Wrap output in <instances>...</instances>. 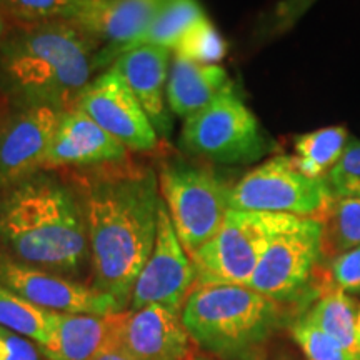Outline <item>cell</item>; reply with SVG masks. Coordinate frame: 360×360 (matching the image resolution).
Here are the masks:
<instances>
[{
  "label": "cell",
  "instance_id": "1",
  "mask_svg": "<svg viewBox=\"0 0 360 360\" xmlns=\"http://www.w3.org/2000/svg\"><path fill=\"white\" fill-rule=\"evenodd\" d=\"M87 224L92 287L129 309L134 283L155 245L159 174L127 160L69 170Z\"/></svg>",
  "mask_w": 360,
  "mask_h": 360
},
{
  "label": "cell",
  "instance_id": "2",
  "mask_svg": "<svg viewBox=\"0 0 360 360\" xmlns=\"http://www.w3.org/2000/svg\"><path fill=\"white\" fill-rule=\"evenodd\" d=\"M0 193V244L8 255L65 277L84 269L87 224L67 180L42 170Z\"/></svg>",
  "mask_w": 360,
  "mask_h": 360
},
{
  "label": "cell",
  "instance_id": "3",
  "mask_svg": "<svg viewBox=\"0 0 360 360\" xmlns=\"http://www.w3.org/2000/svg\"><path fill=\"white\" fill-rule=\"evenodd\" d=\"M101 44L64 19L17 24L0 40V89L15 105L69 110L92 80Z\"/></svg>",
  "mask_w": 360,
  "mask_h": 360
},
{
  "label": "cell",
  "instance_id": "4",
  "mask_svg": "<svg viewBox=\"0 0 360 360\" xmlns=\"http://www.w3.org/2000/svg\"><path fill=\"white\" fill-rule=\"evenodd\" d=\"M281 307L247 285H195L182 307L192 342L220 359L249 357L269 340Z\"/></svg>",
  "mask_w": 360,
  "mask_h": 360
},
{
  "label": "cell",
  "instance_id": "5",
  "mask_svg": "<svg viewBox=\"0 0 360 360\" xmlns=\"http://www.w3.org/2000/svg\"><path fill=\"white\" fill-rule=\"evenodd\" d=\"M231 187L214 170L180 157L160 164V197L180 244L191 257L222 227L231 210Z\"/></svg>",
  "mask_w": 360,
  "mask_h": 360
},
{
  "label": "cell",
  "instance_id": "6",
  "mask_svg": "<svg viewBox=\"0 0 360 360\" xmlns=\"http://www.w3.org/2000/svg\"><path fill=\"white\" fill-rule=\"evenodd\" d=\"M180 143L191 154L225 165L252 164L269 154L270 141L233 84L186 119Z\"/></svg>",
  "mask_w": 360,
  "mask_h": 360
},
{
  "label": "cell",
  "instance_id": "7",
  "mask_svg": "<svg viewBox=\"0 0 360 360\" xmlns=\"http://www.w3.org/2000/svg\"><path fill=\"white\" fill-rule=\"evenodd\" d=\"M295 215L229 210L222 227L192 255L197 285H249L270 238Z\"/></svg>",
  "mask_w": 360,
  "mask_h": 360
},
{
  "label": "cell",
  "instance_id": "8",
  "mask_svg": "<svg viewBox=\"0 0 360 360\" xmlns=\"http://www.w3.org/2000/svg\"><path fill=\"white\" fill-rule=\"evenodd\" d=\"M332 199L326 177H309L292 157L276 155L231 187L229 209L321 219Z\"/></svg>",
  "mask_w": 360,
  "mask_h": 360
},
{
  "label": "cell",
  "instance_id": "9",
  "mask_svg": "<svg viewBox=\"0 0 360 360\" xmlns=\"http://www.w3.org/2000/svg\"><path fill=\"white\" fill-rule=\"evenodd\" d=\"M322 233L319 219L292 217L270 238L247 287L278 304L302 294L323 255Z\"/></svg>",
  "mask_w": 360,
  "mask_h": 360
},
{
  "label": "cell",
  "instance_id": "10",
  "mask_svg": "<svg viewBox=\"0 0 360 360\" xmlns=\"http://www.w3.org/2000/svg\"><path fill=\"white\" fill-rule=\"evenodd\" d=\"M195 285V267L191 255L180 244L167 207L162 200L155 245L134 283L129 310L164 305L182 312L184 304Z\"/></svg>",
  "mask_w": 360,
  "mask_h": 360
},
{
  "label": "cell",
  "instance_id": "11",
  "mask_svg": "<svg viewBox=\"0 0 360 360\" xmlns=\"http://www.w3.org/2000/svg\"><path fill=\"white\" fill-rule=\"evenodd\" d=\"M0 283L39 307L57 314L112 315L124 312L114 297L0 252Z\"/></svg>",
  "mask_w": 360,
  "mask_h": 360
},
{
  "label": "cell",
  "instance_id": "12",
  "mask_svg": "<svg viewBox=\"0 0 360 360\" xmlns=\"http://www.w3.org/2000/svg\"><path fill=\"white\" fill-rule=\"evenodd\" d=\"M129 152H150L159 143L154 125L115 67L90 80L77 105Z\"/></svg>",
  "mask_w": 360,
  "mask_h": 360
},
{
  "label": "cell",
  "instance_id": "13",
  "mask_svg": "<svg viewBox=\"0 0 360 360\" xmlns=\"http://www.w3.org/2000/svg\"><path fill=\"white\" fill-rule=\"evenodd\" d=\"M167 0H75L64 20L105 47L96 56V70L114 64L115 56L137 40Z\"/></svg>",
  "mask_w": 360,
  "mask_h": 360
},
{
  "label": "cell",
  "instance_id": "14",
  "mask_svg": "<svg viewBox=\"0 0 360 360\" xmlns=\"http://www.w3.org/2000/svg\"><path fill=\"white\" fill-rule=\"evenodd\" d=\"M65 110L51 105H17L0 122V192L45 170L53 134Z\"/></svg>",
  "mask_w": 360,
  "mask_h": 360
},
{
  "label": "cell",
  "instance_id": "15",
  "mask_svg": "<svg viewBox=\"0 0 360 360\" xmlns=\"http://www.w3.org/2000/svg\"><path fill=\"white\" fill-rule=\"evenodd\" d=\"M112 339L137 360H191L192 339L182 312L164 305L115 314Z\"/></svg>",
  "mask_w": 360,
  "mask_h": 360
},
{
  "label": "cell",
  "instance_id": "16",
  "mask_svg": "<svg viewBox=\"0 0 360 360\" xmlns=\"http://www.w3.org/2000/svg\"><path fill=\"white\" fill-rule=\"evenodd\" d=\"M127 159V147L107 134L79 107H72L62 115L53 134L45 170L92 169Z\"/></svg>",
  "mask_w": 360,
  "mask_h": 360
},
{
  "label": "cell",
  "instance_id": "17",
  "mask_svg": "<svg viewBox=\"0 0 360 360\" xmlns=\"http://www.w3.org/2000/svg\"><path fill=\"white\" fill-rule=\"evenodd\" d=\"M170 62H172L170 49L141 45L120 53L112 64L132 90L150 124L154 125L159 139H169L174 125L170 115L172 112L167 105Z\"/></svg>",
  "mask_w": 360,
  "mask_h": 360
},
{
  "label": "cell",
  "instance_id": "18",
  "mask_svg": "<svg viewBox=\"0 0 360 360\" xmlns=\"http://www.w3.org/2000/svg\"><path fill=\"white\" fill-rule=\"evenodd\" d=\"M220 65H205L174 56L169 69L167 105L180 119L197 114L231 85Z\"/></svg>",
  "mask_w": 360,
  "mask_h": 360
},
{
  "label": "cell",
  "instance_id": "19",
  "mask_svg": "<svg viewBox=\"0 0 360 360\" xmlns=\"http://www.w3.org/2000/svg\"><path fill=\"white\" fill-rule=\"evenodd\" d=\"M115 314H57L56 339L42 350L49 360H92L114 330Z\"/></svg>",
  "mask_w": 360,
  "mask_h": 360
},
{
  "label": "cell",
  "instance_id": "20",
  "mask_svg": "<svg viewBox=\"0 0 360 360\" xmlns=\"http://www.w3.org/2000/svg\"><path fill=\"white\" fill-rule=\"evenodd\" d=\"M357 309L354 300L334 285H328L304 317L334 339L350 360H360L357 345Z\"/></svg>",
  "mask_w": 360,
  "mask_h": 360
},
{
  "label": "cell",
  "instance_id": "21",
  "mask_svg": "<svg viewBox=\"0 0 360 360\" xmlns=\"http://www.w3.org/2000/svg\"><path fill=\"white\" fill-rule=\"evenodd\" d=\"M57 312L45 310L0 283V326L35 342L40 350L56 339Z\"/></svg>",
  "mask_w": 360,
  "mask_h": 360
},
{
  "label": "cell",
  "instance_id": "22",
  "mask_svg": "<svg viewBox=\"0 0 360 360\" xmlns=\"http://www.w3.org/2000/svg\"><path fill=\"white\" fill-rule=\"evenodd\" d=\"M349 141L347 129L342 125L314 130L295 139L292 159L300 172L312 179H323L335 167Z\"/></svg>",
  "mask_w": 360,
  "mask_h": 360
},
{
  "label": "cell",
  "instance_id": "23",
  "mask_svg": "<svg viewBox=\"0 0 360 360\" xmlns=\"http://www.w3.org/2000/svg\"><path fill=\"white\" fill-rule=\"evenodd\" d=\"M205 12L199 0H167L162 11L157 13V17L148 25V29L137 40L124 47L117 53L115 58L120 53L132 51L141 45H155V47H167L172 49L182 39V35L195 25L200 19H204Z\"/></svg>",
  "mask_w": 360,
  "mask_h": 360
},
{
  "label": "cell",
  "instance_id": "24",
  "mask_svg": "<svg viewBox=\"0 0 360 360\" xmlns=\"http://www.w3.org/2000/svg\"><path fill=\"white\" fill-rule=\"evenodd\" d=\"M319 220L323 255L335 257L360 245V199H332Z\"/></svg>",
  "mask_w": 360,
  "mask_h": 360
},
{
  "label": "cell",
  "instance_id": "25",
  "mask_svg": "<svg viewBox=\"0 0 360 360\" xmlns=\"http://www.w3.org/2000/svg\"><path fill=\"white\" fill-rule=\"evenodd\" d=\"M172 53L197 64L219 65L227 53V44L205 15L182 35L172 49Z\"/></svg>",
  "mask_w": 360,
  "mask_h": 360
},
{
  "label": "cell",
  "instance_id": "26",
  "mask_svg": "<svg viewBox=\"0 0 360 360\" xmlns=\"http://www.w3.org/2000/svg\"><path fill=\"white\" fill-rule=\"evenodd\" d=\"M326 182L334 199H360V141L350 139Z\"/></svg>",
  "mask_w": 360,
  "mask_h": 360
},
{
  "label": "cell",
  "instance_id": "27",
  "mask_svg": "<svg viewBox=\"0 0 360 360\" xmlns=\"http://www.w3.org/2000/svg\"><path fill=\"white\" fill-rule=\"evenodd\" d=\"M75 0H0V17L17 24L64 19Z\"/></svg>",
  "mask_w": 360,
  "mask_h": 360
},
{
  "label": "cell",
  "instance_id": "28",
  "mask_svg": "<svg viewBox=\"0 0 360 360\" xmlns=\"http://www.w3.org/2000/svg\"><path fill=\"white\" fill-rule=\"evenodd\" d=\"M292 337L307 360H350L347 352L334 339L304 315L292 326Z\"/></svg>",
  "mask_w": 360,
  "mask_h": 360
},
{
  "label": "cell",
  "instance_id": "29",
  "mask_svg": "<svg viewBox=\"0 0 360 360\" xmlns=\"http://www.w3.org/2000/svg\"><path fill=\"white\" fill-rule=\"evenodd\" d=\"M330 281L335 289L345 294L360 292V245L330 260Z\"/></svg>",
  "mask_w": 360,
  "mask_h": 360
},
{
  "label": "cell",
  "instance_id": "30",
  "mask_svg": "<svg viewBox=\"0 0 360 360\" xmlns=\"http://www.w3.org/2000/svg\"><path fill=\"white\" fill-rule=\"evenodd\" d=\"M0 360H49L35 342L0 326Z\"/></svg>",
  "mask_w": 360,
  "mask_h": 360
},
{
  "label": "cell",
  "instance_id": "31",
  "mask_svg": "<svg viewBox=\"0 0 360 360\" xmlns=\"http://www.w3.org/2000/svg\"><path fill=\"white\" fill-rule=\"evenodd\" d=\"M92 360H137L134 355H130L122 345L119 344L115 339H110L105 342V345L94 355Z\"/></svg>",
  "mask_w": 360,
  "mask_h": 360
},
{
  "label": "cell",
  "instance_id": "32",
  "mask_svg": "<svg viewBox=\"0 0 360 360\" xmlns=\"http://www.w3.org/2000/svg\"><path fill=\"white\" fill-rule=\"evenodd\" d=\"M4 35H6V19L0 17V40L4 39Z\"/></svg>",
  "mask_w": 360,
  "mask_h": 360
},
{
  "label": "cell",
  "instance_id": "33",
  "mask_svg": "<svg viewBox=\"0 0 360 360\" xmlns=\"http://www.w3.org/2000/svg\"><path fill=\"white\" fill-rule=\"evenodd\" d=\"M357 345H359V352H360V310L357 314Z\"/></svg>",
  "mask_w": 360,
  "mask_h": 360
},
{
  "label": "cell",
  "instance_id": "34",
  "mask_svg": "<svg viewBox=\"0 0 360 360\" xmlns=\"http://www.w3.org/2000/svg\"><path fill=\"white\" fill-rule=\"evenodd\" d=\"M191 360H209V359H202V357H195V359H191Z\"/></svg>",
  "mask_w": 360,
  "mask_h": 360
},
{
  "label": "cell",
  "instance_id": "35",
  "mask_svg": "<svg viewBox=\"0 0 360 360\" xmlns=\"http://www.w3.org/2000/svg\"><path fill=\"white\" fill-rule=\"evenodd\" d=\"M304 2H305V0H304Z\"/></svg>",
  "mask_w": 360,
  "mask_h": 360
}]
</instances>
